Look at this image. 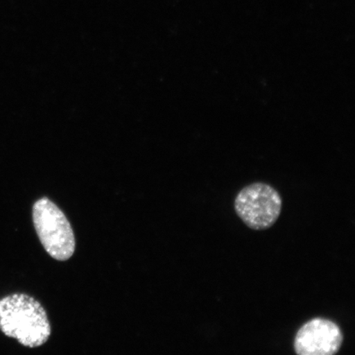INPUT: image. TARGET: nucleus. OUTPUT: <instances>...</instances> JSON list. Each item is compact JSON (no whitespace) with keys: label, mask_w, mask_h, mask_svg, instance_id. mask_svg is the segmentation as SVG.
I'll return each mask as SVG.
<instances>
[{"label":"nucleus","mask_w":355,"mask_h":355,"mask_svg":"<svg viewBox=\"0 0 355 355\" xmlns=\"http://www.w3.org/2000/svg\"><path fill=\"white\" fill-rule=\"evenodd\" d=\"M0 330L29 348L46 343L51 334V324L42 304L24 294L0 300Z\"/></svg>","instance_id":"obj_1"},{"label":"nucleus","mask_w":355,"mask_h":355,"mask_svg":"<svg viewBox=\"0 0 355 355\" xmlns=\"http://www.w3.org/2000/svg\"><path fill=\"white\" fill-rule=\"evenodd\" d=\"M33 216L35 232L49 255L58 261L69 259L74 254L75 237L64 212L43 198L34 204Z\"/></svg>","instance_id":"obj_2"},{"label":"nucleus","mask_w":355,"mask_h":355,"mask_svg":"<svg viewBox=\"0 0 355 355\" xmlns=\"http://www.w3.org/2000/svg\"><path fill=\"white\" fill-rule=\"evenodd\" d=\"M234 210L248 227L265 230L272 227L281 216L282 198L272 186L254 183L238 193Z\"/></svg>","instance_id":"obj_3"},{"label":"nucleus","mask_w":355,"mask_h":355,"mask_svg":"<svg viewBox=\"0 0 355 355\" xmlns=\"http://www.w3.org/2000/svg\"><path fill=\"white\" fill-rule=\"evenodd\" d=\"M343 333L329 319L315 318L297 331L295 352L299 355H333L339 352L343 344Z\"/></svg>","instance_id":"obj_4"}]
</instances>
